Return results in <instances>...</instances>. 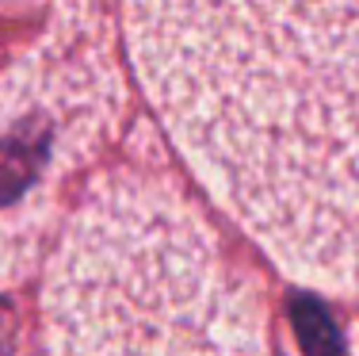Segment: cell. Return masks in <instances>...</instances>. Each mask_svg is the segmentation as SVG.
Instances as JSON below:
<instances>
[{
  "instance_id": "obj_4",
  "label": "cell",
  "mask_w": 359,
  "mask_h": 356,
  "mask_svg": "<svg viewBox=\"0 0 359 356\" xmlns=\"http://www.w3.org/2000/svg\"><path fill=\"white\" fill-rule=\"evenodd\" d=\"M294 329H298V345H302L306 356H337L340 352L337 326L313 303H298L294 307Z\"/></svg>"
},
{
  "instance_id": "obj_1",
  "label": "cell",
  "mask_w": 359,
  "mask_h": 356,
  "mask_svg": "<svg viewBox=\"0 0 359 356\" xmlns=\"http://www.w3.org/2000/svg\"><path fill=\"white\" fill-rule=\"evenodd\" d=\"M134 70L279 268L359 299V4H134Z\"/></svg>"
},
{
  "instance_id": "obj_3",
  "label": "cell",
  "mask_w": 359,
  "mask_h": 356,
  "mask_svg": "<svg viewBox=\"0 0 359 356\" xmlns=\"http://www.w3.org/2000/svg\"><path fill=\"white\" fill-rule=\"evenodd\" d=\"M126 77L107 15L65 4L0 70V287L39 272L65 188L118 134Z\"/></svg>"
},
{
  "instance_id": "obj_6",
  "label": "cell",
  "mask_w": 359,
  "mask_h": 356,
  "mask_svg": "<svg viewBox=\"0 0 359 356\" xmlns=\"http://www.w3.org/2000/svg\"><path fill=\"white\" fill-rule=\"evenodd\" d=\"M355 352H359V326H355Z\"/></svg>"
},
{
  "instance_id": "obj_2",
  "label": "cell",
  "mask_w": 359,
  "mask_h": 356,
  "mask_svg": "<svg viewBox=\"0 0 359 356\" xmlns=\"http://www.w3.org/2000/svg\"><path fill=\"white\" fill-rule=\"evenodd\" d=\"M42 356H268V329L195 199L118 165L84 188L46 261Z\"/></svg>"
},
{
  "instance_id": "obj_5",
  "label": "cell",
  "mask_w": 359,
  "mask_h": 356,
  "mask_svg": "<svg viewBox=\"0 0 359 356\" xmlns=\"http://www.w3.org/2000/svg\"><path fill=\"white\" fill-rule=\"evenodd\" d=\"M0 356H15V322L0 310Z\"/></svg>"
}]
</instances>
